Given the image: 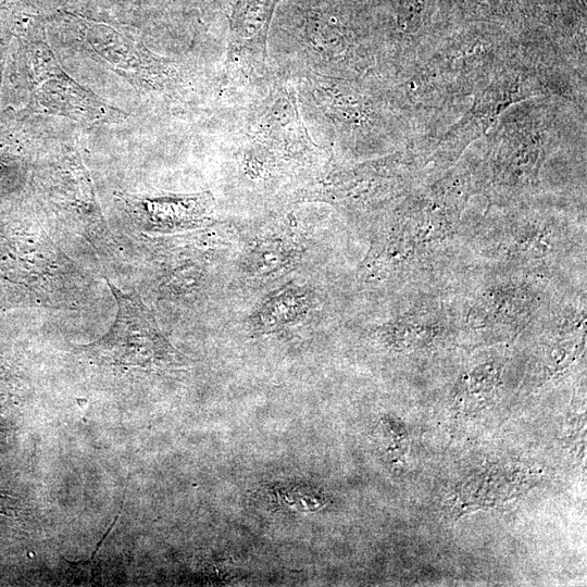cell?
<instances>
[{
  "mask_svg": "<svg viewBox=\"0 0 587 587\" xmlns=\"http://www.w3.org/2000/svg\"><path fill=\"white\" fill-rule=\"evenodd\" d=\"M117 312L111 328L83 350L110 366L153 369L171 361V347L150 310L133 292H123L108 280Z\"/></svg>",
  "mask_w": 587,
  "mask_h": 587,
  "instance_id": "obj_1",
  "label": "cell"
},
{
  "mask_svg": "<svg viewBox=\"0 0 587 587\" xmlns=\"http://www.w3.org/2000/svg\"><path fill=\"white\" fill-rule=\"evenodd\" d=\"M280 1L234 0L225 62L230 80L235 78L241 79V83L248 80L264 84L271 78L267 39Z\"/></svg>",
  "mask_w": 587,
  "mask_h": 587,
  "instance_id": "obj_2",
  "label": "cell"
},
{
  "mask_svg": "<svg viewBox=\"0 0 587 587\" xmlns=\"http://www.w3.org/2000/svg\"><path fill=\"white\" fill-rule=\"evenodd\" d=\"M133 218L146 230L174 233L203 225L213 214L214 199L209 192L157 197L127 196Z\"/></svg>",
  "mask_w": 587,
  "mask_h": 587,
  "instance_id": "obj_3",
  "label": "cell"
},
{
  "mask_svg": "<svg viewBox=\"0 0 587 587\" xmlns=\"http://www.w3.org/2000/svg\"><path fill=\"white\" fill-rule=\"evenodd\" d=\"M300 252V245L285 233L263 235L246 250L242 271L252 278H268L292 266Z\"/></svg>",
  "mask_w": 587,
  "mask_h": 587,
  "instance_id": "obj_4",
  "label": "cell"
},
{
  "mask_svg": "<svg viewBox=\"0 0 587 587\" xmlns=\"http://www.w3.org/2000/svg\"><path fill=\"white\" fill-rule=\"evenodd\" d=\"M311 305L312 296L308 289L286 286L262 301L251 322L258 330H274L302 320Z\"/></svg>",
  "mask_w": 587,
  "mask_h": 587,
  "instance_id": "obj_5",
  "label": "cell"
},
{
  "mask_svg": "<svg viewBox=\"0 0 587 587\" xmlns=\"http://www.w3.org/2000/svg\"><path fill=\"white\" fill-rule=\"evenodd\" d=\"M399 23L405 29L419 27L428 11L429 0H400Z\"/></svg>",
  "mask_w": 587,
  "mask_h": 587,
  "instance_id": "obj_6",
  "label": "cell"
}]
</instances>
